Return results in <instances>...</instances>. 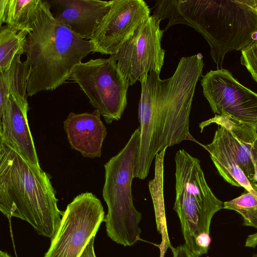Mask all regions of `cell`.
I'll return each instance as SVG.
<instances>
[{"label": "cell", "mask_w": 257, "mask_h": 257, "mask_svg": "<svg viewBox=\"0 0 257 257\" xmlns=\"http://www.w3.org/2000/svg\"><path fill=\"white\" fill-rule=\"evenodd\" d=\"M204 63L200 53L181 58L170 78L151 71L140 81V146L134 177L144 179L157 154L184 140L197 143L189 132L196 85Z\"/></svg>", "instance_id": "6da1fadb"}, {"label": "cell", "mask_w": 257, "mask_h": 257, "mask_svg": "<svg viewBox=\"0 0 257 257\" xmlns=\"http://www.w3.org/2000/svg\"><path fill=\"white\" fill-rule=\"evenodd\" d=\"M154 15L160 21L168 19L164 31L183 24L200 33L209 44L218 67H221L227 52L241 51L257 33L254 0L157 1Z\"/></svg>", "instance_id": "7a4b0ae2"}, {"label": "cell", "mask_w": 257, "mask_h": 257, "mask_svg": "<svg viewBox=\"0 0 257 257\" xmlns=\"http://www.w3.org/2000/svg\"><path fill=\"white\" fill-rule=\"evenodd\" d=\"M51 177L31 163L17 147L0 140V210L10 220L29 223L39 235L52 239L64 212L57 206Z\"/></svg>", "instance_id": "3957f363"}, {"label": "cell", "mask_w": 257, "mask_h": 257, "mask_svg": "<svg viewBox=\"0 0 257 257\" xmlns=\"http://www.w3.org/2000/svg\"><path fill=\"white\" fill-rule=\"evenodd\" d=\"M30 25L24 48L28 96L56 89L70 78L75 66L92 52L89 40L81 38L54 17L48 1L41 0Z\"/></svg>", "instance_id": "277c9868"}, {"label": "cell", "mask_w": 257, "mask_h": 257, "mask_svg": "<svg viewBox=\"0 0 257 257\" xmlns=\"http://www.w3.org/2000/svg\"><path fill=\"white\" fill-rule=\"evenodd\" d=\"M141 131L137 128L120 152L106 163L102 196L107 206L106 233L118 244L131 246L141 239L142 214L133 201L132 183L138 156Z\"/></svg>", "instance_id": "5b68a950"}, {"label": "cell", "mask_w": 257, "mask_h": 257, "mask_svg": "<svg viewBox=\"0 0 257 257\" xmlns=\"http://www.w3.org/2000/svg\"><path fill=\"white\" fill-rule=\"evenodd\" d=\"M70 78L79 85L107 123L121 118L127 105L130 85L112 55L80 62L74 68Z\"/></svg>", "instance_id": "8992f818"}, {"label": "cell", "mask_w": 257, "mask_h": 257, "mask_svg": "<svg viewBox=\"0 0 257 257\" xmlns=\"http://www.w3.org/2000/svg\"><path fill=\"white\" fill-rule=\"evenodd\" d=\"M104 217L102 205L96 196L88 192L79 194L67 206L44 257H80Z\"/></svg>", "instance_id": "52a82bcc"}, {"label": "cell", "mask_w": 257, "mask_h": 257, "mask_svg": "<svg viewBox=\"0 0 257 257\" xmlns=\"http://www.w3.org/2000/svg\"><path fill=\"white\" fill-rule=\"evenodd\" d=\"M160 21L151 16L142 24L120 47L111 55L130 85L141 81L151 71L160 73L164 64L165 50L161 46L164 30Z\"/></svg>", "instance_id": "ba28073f"}, {"label": "cell", "mask_w": 257, "mask_h": 257, "mask_svg": "<svg viewBox=\"0 0 257 257\" xmlns=\"http://www.w3.org/2000/svg\"><path fill=\"white\" fill-rule=\"evenodd\" d=\"M204 96L212 111L257 130V93L240 83L228 70H210L202 76Z\"/></svg>", "instance_id": "9c48e42d"}, {"label": "cell", "mask_w": 257, "mask_h": 257, "mask_svg": "<svg viewBox=\"0 0 257 257\" xmlns=\"http://www.w3.org/2000/svg\"><path fill=\"white\" fill-rule=\"evenodd\" d=\"M143 0H113L111 8L89 40L92 52L113 55L151 16Z\"/></svg>", "instance_id": "30bf717a"}, {"label": "cell", "mask_w": 257, "mask_h": 257, "mask_svg": "<svg viewBox=\"0 0 257 257\" xmlns=\"http://www.w3.org/2000/svg\"><path fill=\"white\" fill-rule=\"evenodd\" d=\"M211 123L218 127L216 132L233 153L240 168L252 183L257 166V130L225 115L214 117L200 123L201 132Z\"/></svg>", "instance_id": "8fae6325"}, {"label": "cell", "mask_w": 257, "mask_h": 257, "mask_svg": "<svg viewBox=\"0 0 257 257\" xmlns=\"http://www.w3.org/2000/svg\"><path fill=\"white\" fill-rule=\"evenodd\" d=\"M48 3L56 9V13L52 14L55 18L81 38L90 40L109 11L112 1L55 0Z\"/></svg>", "instance_id": "7c38bea8"}, {"label": "cell", "mask_w": 257, "mask_h": 257, "mask_svg": "<svg viewBox=\"0 0 257 257\" xmlns=\"http://www.w3.org/2000/svg\"><path fill=\"white\" fill-rule=\"evenodd\" d=\"M27 99L10 95L0 113V140L15 145L31 163L40 166L28 123Z\"/></svg>", "instance_id": "4fadbf2b"}, {"label": "cell", "mask_w": 257, "mask_h": 257, "mask_svg": "<svg viewBox=\"0 0 257 257\" xmlns=\"http://www.w3.org/2000/svg\"><path fill=\"white\" fill-rule=\"evenodd\" d=\"M100 112L76 114L70 112L63 122L64 129L72 149L85 157H100L106 128L101 120Z\"/></svg>", "instance_id": "5bb4252c"}, {"label": "cell", "mask_w": 257, "mask_h": 257, "mask_svg": "<svg viewBox=\"0 0 257 257\" xmlns=\"http://www.w3.org/2000/svg\"><path fill=\"white\" fill-rule=\"evenodd\" d=\"M197 143L209 153L218 173L226 182L232 186L242 187L257 197V183L251 182L246 177L231 149L216 131L210 144Z\"/></svg>", "instance_id": "9a60e30c"}, {"label": "cell", "mask_w": 257, "mask_h": 257, "mask_svg": "<svg viewBox=\"0 0 257 257\" xmlns=\"http://www.w3.org/2000/svg\"><path fill=\"white\" fill-rule=\"evenodd\" d=\"M166 150L165 149L156 156L155 176L149 184L154 204L157 228L162 237L159 245L160 257H164L169 247L171 249L173 248L168 235L163 196V162Z\"/></svg>", "instance_id": "2e32d148"}, {"label": "cell", "mask_w": 257, "mask_h": 257, "mask_svg": "<svg viewBox=\"0 0 257 257\" xmlns=\"http://www.w3.org/2000/svg\"><path fill=\"white\" fill-rule=\"evenodd\" d=\"M21 55L14 58L10 68L1 71L0 113L6 108L10 95L27 99V81L28 67L22 62Z\"/></svg>", "instance_id": "e0dca14e"}, {"label": "cell", "mask_w": 257, "mask_h": 257, "mask_svg": "<svg viewBox=\"0 0 257 257\" xmlns=\"http://www.w3.org/2000/svg\"><path fill=\"white\" fill-rule=\"evenodd\" d=\"M41 0H1L0 25L6 23L18 31L29 33L31 19Z\"/></svg>", "instance_id": "ac0fdd59"}, {"label": "cell", "mask_w": 257, "mask_h": 257, "mask_svg": "<svg viewBox=\"0 0 257 257\" xmlns=\"http://www.w3.org/2000/svg\"><path fill=\"white\" fill-rule=\"evenodd\" d=\"M29 33L18 31L8 25L0 28V69L5 71L11 66L17 55L24 53V48Z\"/></svg>", "instance_id": "d6986e66"}, {"label": "cell", "mask_w": 257, "mask_h": 257, "mask_svg": "<svg viewBox=\"0 0 257 257\" xmlns=\"http://www.w3.org/2000/svg\"><path fill=\"white\" fill-rule=\"evenodd\" d=\"M223 208L240 214L243 225L257 228V197L246 191L240 196L223 203Z\"/></svg>", "instance_id": "ffe728a7"}, {"label": "cell", "mask_w": 257, "mask_h": 257, "mask_svg": "<svg viewBox=\"0 0 257 257\" xmlns=\"http://www.w3.org/2000/svg\"><path fill=\"white\" fill-rule=\"evenodd\" d=\"M254 40L241 51V64L250 73L252 78L257 82V33Z\"/></svg>", "instance_id": "44dd1931"}, {"label": "cell", "mask_w": 257, "mask_h": 257, "mask_svg": "<svg viewBox=\"0 0 257 257\" xmlns=\"http://www.w3.org/2000/svg\"><path fill=\"white\" fill-rule=\"evenodd\" d=\"M172 250L173 257H195L185 244L173 248Z\"/></svg>", "instance_id": "7402d4cb"}, {"label": "cell", "mask_w": 257, "mask_h": 257, "mask_svg": "<svg viewBox=\"0 0 257 257\" xmlns=\"http://www.w3.org/2000/svg\"><path fill=\"white\" fill-rule=\"evenodd\" d=\"M94 238L91 239L80 257H96L94 249Z\"/></svg>", "instance_id": "603a6c76"}, {"label": "cell", "mask_w": 257, "mask_h": 257, "mask_svg": "<svg viewBox=\"0 0 257 257\" xmlns=\"http://www.w3.org/2000/svg\"><path fill=\"white\" fill-rule=\"evenodd\" d=\"M245 243L248 247H255L257 245V232L249 235Z\"/></svg>", "instance_id": "cb8c5ba5"}, {"label": "cell", "mask_w": 257, "mask_h": 257, "mask_svg": "<svg viewBox=\"0 0 257 257\" xmlns=\"http://www.w3.org/2000/svg\"><path fill=\"white\" fill-rule=\"evenodd\" d=\"M0 257H11L8 253L5 251H0Z\"/></svg>", "instance_id": "d4e9b609"}, {"label": "cell", "mask_w": 257, "mask_h": 257, "mask_svg": "<svg viewBox=\"0 0 257 257\" xmlns=\"http://www.w3.org/2000/svg\"><path fill=\"white\" fill-rule=\"evenodd\" d=\"M253 180L254 182L257 183V166L255 168V172Z\"/></svg>", "instance_id": "484cf974"}, {"label": "cell", "mask_w": 257, "mask_h": 257, "mask_svg": "<svg viewBox=\"0 0 257 257\" xmlns=\"http://www.w3.org/2000/svg\"><path fill=\"white\" fill-rule=\"evenodd\" d=\"M254 6L256 10L257 11V0H254Z\"/></svg>", "instance_id": "4316f807"}, {"label": "cell", "mask_w": 257, "mask_h": 257, "mask_svg": "<svg viewBox=\"0 0 257 257\" xmlns=\"http://www.w3.org/2000/svg\"><path fill=\"white\" fill-rule=\"evenodd\" d=\"M252 257H257V253L254 254Z\"/></svg>", "instance_id": "83f0119b"}]
</instances>
